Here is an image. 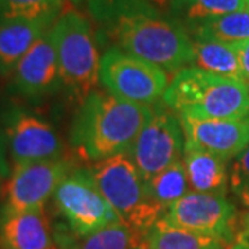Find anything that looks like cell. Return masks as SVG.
<instances>
[{
	"mask_svg": "<svg viewBox=\"0 0 249 249\" xmlns=\"http://www.w3.org/2000/svg\"><path fill=\"white\" fill-rule=\"evenodd\" d=\"M89 9L112 47L165 72L194 64L193 39L186 28L150 0H89Z\"/></svg>",
	"mask_w": 249,
	"mask_h": 249,
	"instance_id": "6da1fadb",
	"label": "cell"
},
{
	"mask_svg": "<svg viewBox=\"0 0 249 249\" xmlns=\"http://www.w3.org/2000/svg\"><path fill=\"white\" fill-rule=\"evenodd\" d=\"M152 115L150 106L126 101L109 91H91L80 101L73 118L71 145L94 163L129 152Z\"/></svg>",
	"mask_w": 249,
	"mask_h": 249,
	"instance_id": "7a4b0ae2",
	"label": "cell"
},
{
	"mask_svg": "<svg viewBox=\"0 0 249 249\" xmlns=\"http://www.w3.org/2000/svg\"><path fill=\"white\" fill-rule=\"evenodd\" d=\"M162 100L180 115L216 119L249 118L248 83L198 67H187L176 72Z\"/></svg>",
	"mask_w": 249,
	"mask_h": 249,
	"instance_id": "3957f363",
	"label": "cell"
},
{
	"mask_svg": "<svg viewBox=\"0 0 249 249\" xmlns=\"http://www.w3.org/2000/svg\"><path fill=\"white\" fill-rule=\"evenodd\" d=\"M62 86L80 101L100 82V53L89 19L75 10L62 11L52 28Z\"/></svg>",
	"mask_w": 249,
	"mask_h": 249,
	"instance_id": "277c9868",
	"label": "cell"
},
{
	"mask_svg": "<svg viewBox=\"0 0 249 249\" xmlns=\"http://www.w3.org/2000/svg\"><path fill=\"white\" fill-rule=\"evenodd\" d=\"M90 173L121 220L144 237L165 214V211L151 201L145 181L129 152L96 162Z\"/></svg>",
	"mask_w": 249,
	"mask_h": 249,
	"instance_id": "5b68a950",
	"label": "cell"
},
{
	"mask_svg": "<svg viewBox=\"0 0 249 249\" xmlns=\"http://www.w3.org/2000/svg\"><path fill=\"white\" fill-rule=\"evenodd\" d=\"M52 199L75 237H86L121 220L98 190L90 169L71 170L58 184Z\"/></svg>",
	"mask_w": 249,
	"mask_h": 249,
	"instance_id": "8992f818",
	"label": "cell"
},
{
	"mask_svg": "<svg viewBox=\"0 0 249 249\" xmlns=\"http://www.w3.org/2000/svg\"><path fill=\"white\" fill-rule=\"evenodd\" d=\"M100 82L116 97L144 106L163 97L169 85L160 67L112 46L101 55Z\"/></svg>",
	"mask_w": 249,
	"mask_h": 249,
	"instance_id": "52a82bcc",
	"label": "cell"
},
{
	"mask_svg": "<svg viewBox=\"0 0 249 249\" xmlns=\"http://www.w3.org/2000/svg\"><path fill=\"white\" fill-rule=\"evenodd\" d=\"M72 170L65 158L34 160L11 166L1 188L3 205L9 211H32L45 208L58 184Z\"/></svg>",
	"mask_w": 249,
	"mask_h": 249,
	"instance_id": "ba28073f",
	"label": "cell"
},
{
	"mask_svg": "<svg viewBox=\"0 0 249 249\" xmlns=\"http://www.w3.org/2000/svg\"><path fill=\"white\" fill-rule=\"evenodd\" d=\"M186 137L181 121L170 111H154L129 155L144 181L183 158Z\"/></svg>",
	"mask_w": 249,
	"mask_h": 249,
	"instance_id": "9c48e42d",
	"label": "cell"
},
{
	"mask_svg": "<svg viewBox=\"0 0 249 249\" xmlns=\"http://www.w3.org/2000/svg\"><path fill=\"white\" fill-rule=\"evenodd\" d=\"M0 127L13 165L62 158L61 139L42 116L19 107H9L1 115Z\"/></svg>",
	"mask_w": 249,
	"mask_h": 249,
	"instance_id": "30bf717a",
	"label": "cell"
},
{
	"mask_svg": "<svg viewBox=\"0 0 249 249\" xmlns=\"http://www.w3.org/2000/svg\"><path fill=\"white\" fill-rule=\"evenodd\" d=\"M162 217L176 227L227 244L234 238L237 209L226 196L190 191Z\"/></svg>",
	"mask_w": 249,
	"mask_h": 249,
	"instance_id": "8fae6325",
	"label": "cell"
},
{
	"mask_svg": "<svg viewBox=\"0 0 249 249\" xmlns=\"http://www.w3.org/2000/svg\"><path fill=\"white\" fill-rule=\"evenodd\" d=\"M62 88L58 60L49 31L42 35L11 72V89L27 100H43Z\"/></svg>",
	"mask_w": 249,
	"mask_h": 249,
	"instance_id": "7c38bea8",
	"label": "cell"
},
{
	"mask_svg": "<svg viewBox=\"0 0 249 249\" xmlns=\"http://www.w3.org/2000/svg\"><path fill=\"white\" fill-rule=\"evenodd\" d=\"M186 142L231 160L249 144L248 119H216L181 114Z\"/></svg>",
	"mask_w": 249,
	"mask_h": 249,
	"instance_id": "4fadbf2b",
	"label": "cell"
},
{
	"mask_svg": "<svg viewBox=\"0 0 249 249\" xmlns=\"http://www.w3.org/2000/svg\"><path fill=\"white\" fill-rule=\"evenodd\" d=\"M0 249H60L45 208L32 211L0 208Z\"/></svg>",
	"mask_w": 249,
	"mask_h": 249,
	"instance_id": "5bb4252c",
	"label": "cell"
},
{
	"mask_svg": "<svg viewBox=\"0 0 249 249\" xmlns=\"http://www.w3.org/2000/svg\"><path fill=\"white\" fill-rule=\"evenodd\" d=\"M229 162L190 142L184 144L183 165L191 191L226 196L229 188Z\"/></svg>",
	"mask_w": 249,
	"mask_h": 249,
	"instance_id": "9a60e30c",
	"label": "cell"
},
{
	"mask_svg": "<svg viewBox=\"0 0 249 249\" xmlns=\"http://www.w3.org/2000/svg\"><path fill=\"white\" fill-rule=\"evenodd\" d=\"M50 28L46 22L29 19L0 22V76L11 75L19 60Z\"/></svg>",
	"mask_w": 249,
	"mask_h": 249,
	"instance_id": "2e32d148",
	"label": "cell"
},
{
	"mask_svg": "<svg viewBox=\"0 0 249 249\" xmlns=\"http://www.w3.org/2000/svg\"><path fill=\"white\" fill-rule=\"evenodd\" d=\"M60 249H133L142 245L144 235L122 220L111 223L86 237L54 234Z\"/></svg>",
	"mask_w": 249,
	"mask_h": 249,
	"instance_id": "e0dca14e",
	"label": "cell"
},
{
	"mask_svg": "<svg viewBox=\"0 0 249 249\" xmlns=\"http://www.w3.org/2000/svg\"><path fill=\"white\" fill-rule=\"evenodd\" d=\"M191 39L216 40L227 45H237L249 40V10L229 13L206 19L187 31Z\"/></svg>",
	"mask_w": 249,
	"mask_h": 249,
	"instance_id": "ac0fdd59",
	"label": "cell"
},
{
	"mask_svg": "<svg viewBox=\"0 0 249 249\" xmlns=\"http://www.w3.org/2000/svg\"><path fill=\"white\" fill-rule=\"evenodd\" d=\"M147 249H223L224 242L176 227L163 217L151 227L145 237Z\"/></svg>",
	"mask_w": 249,
	"mask_h": 249,
	"instance_id": "d6986e66",
	"label": "cell"
},
{
	"mask_svg": "<svg viewBox=\"0 0 249 249\" xmlns=\"http://www.w3.org/2000/svg\"><path fill=\"white\" fill-rule=\"evenodd\" d=\"M193 50L194 64L198 68L220 76L244 80L240 60L232 45L216 40L193 39Z\"/></svg>",
	"mask_w": 249,
	"mask_h": 249,
	"instance_id": "ffe728a7",
	"label": "cell"
},
{
	"mask_svg": "<svg viewBox=\"0 0 249 249\" xmlns=\"http://www.w3.org/2000/svg\"><path fill=\"white\" fill-rule=\"evenodd\" d=\"M170 16L186 31L206 19L247 9V0H170Z\"/></svg>",
	"mask_w": 249,
	"mask_h": 249,
	"instance_id": "44dd1931",
	"label": "cell"
},
{
	"mask_svg": "<svg viewBox=\"0 0 249 249\" xmlns=\"http://www.w3.org/2000/svg\"><path fill=\"white\" fill-rule=\"evenodd\" d=\"M145 188L152 202L162 208L166 213L172 205L191 191L187 181L183 158L147 180Z\"/></svg>",
	"mask_w": 249,
	"mask_h": 249,
	"instance_id": "7402d4cb",
	"label": "cell"
},
{
	"mask_svg": "<svg viewBox=\"0 0 249 249\" xmlns=\"http://www.w3.org/2000/svg\"><path fill=\"white\" fill-rule=\"evenodd\" d=\"M62 10L64 0H0V22L29 19L53 25Z\"/></svg>",
	"mask_w": 249,
	"mask_h": 249,
	"instance_id": "603a6c76",
	"label": "cell"
},
{
	"mask_svg": "<svg viewBox=\"0 0 249 249\" xmlns=\"http://www.w3.org/2000/svg\"><path fill=\"white\" fill-rule=\"evenodd\" d=\"M229 187L241 204L249 209V144L231 160L229 166Z\"/></svg>",
	"mask_w": 249,
	"mask_h": 249,
	"instance_id": "cb8c5ba5",
	"label": "cell"
},
{
	"mask_svg": "<svg viewBox=\"0 0 249 249\" xmlns=\"http://www.w3.org/2000/svg\"><path fill=\"white\" fill-rule=\"evenodd\" d=\"M232 46H234L237 55H238V60H240L242 78L249 85V40H245V42H241V43Z\"/></svg>",
	"mask_w": 249,
	"mask_h": 249,
	"instance_id": "d4e9b609",
	"label": "cell"
},
{
	"mask_svg": "<svg viewBox=\"0 0 249 249\" xmlns=\"http://www.w3.org/2000/svg\"><path fill=\"white\" fill-rule=\"evenodd\" d=\"M9 152H7V145L4 142V136L1 132V127H0V178H9L11 168H10L9 160Z\"/></svg>",
	"mask_w": 249,
	"mask_h": 249,
	"instance_id": "484cf974",
	"label": "cell"
},
{
	"mask_svg": "<svg viewBox=\"0 0 249 249\" xmlns=\"http://www.w3.org/2000/svg\"><path fill=\"white\" fill-rule=\"evenodd\" d=\"M238 237L249 242V209L248 212L245 213V216H244V219H242V230L238 234Z\"/></svg>",
	"mask_w": 249,
	"mask_h": 249,
	"instance_id": "4316f807",
	"label": "cell"
},
{
	"mask_svg": "<svg viewBox=\"0 0 249 249\" xmlns=\"http://www.w3.org/2000/svg\"><path fill=\"white\" fill-rule=\"evenodd\" d=\"M227 249H249V242L248 241H245L244 238H237V241L231 244L230 247Z\"/></svg>",
	"mask_w": 249,
	"mask_h": 249,
	"instance_id": "83f0119b",
	"label": "cell"
},
{
	"mask_svg": "<svg viewBox=\"0 0 249 249\" xmlns=\"http://www.w3.org/2000/svg\"><path fill=\"white\" fill-rule=\"evenodd\" d=\"M133 249H147V247H145V244H142V245H139V247H136Z\"/></svg>",
	"mask_w": 249,
	"mask_h": 249,
	"instance_id": "f1b7e54d",
	"label": "cell"
},
{
	"mask_svg": "<svg viewBox=\"0 0 249 249\" xmlns=\"http://www.w3.org/2000/svg\"><path fill=\"white\" fill-rule=\"evenodd\" d=\"M72 3H75V4H78V3H80V1H83V0H71Z\"/></svg>",
	"mask_w": 249,
	"mask_h": 249,
	"instance_id": "f546056e",
	"label": "cell"
},
{
	"mask_svg": "<svg viewBox=\"0 0 249 249\" xmlns=\"http://www.w3.org/2000/svg\"><path fill=\"white\" fill-rule=\"evenodd\" d=\"M247 9L249 10V0H247Z\"/></svg>",
	"mask_w": 249,
	"mask_h": 249,
	"instance_id": "4dcf8cb0",
	"label": "cell"
},
{
	"mask_svg": "<svg viewBox=\"0 0 249 249\" xmlns=\"http://www.w3.org/2000/svg\"><path fill=\"white\" fill-rule=\"evenodd\" d=\"M0 191H1V184H0Z\"/></svg>",
	"mask_w": 249,
	"mask_h": 249,
	"instance_id": "1f68e13d",
	"label": "cell"
},
{
	"mask_svg": "<svg viewBox=\"0 0 249 249\" xmlns=\"http://www.w3.org/2000/svg\"><path fill=\"white\" fill-rule=\"evenodd\" d=\"M248 122H249V118H248Z\"/></svg>",
	"mask_w": 249,
	"mask_h": 249,
	"instance_id": "d6a6232c",
	"label": "cell"
}]
</instances>
